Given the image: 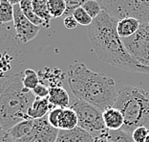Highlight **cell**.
Segmentation results:
<instances>
[{"label": "cell", "instance_id": "1", "mask_svg": "<svg viewBox=\"0 0 149 142\" xmlns=\"http://www.w3.org/2000/svg\"><path fill=\"white\" fill-rule=\"evenodd\" d=\"M118 20L102 11L88 26L91 44L99 58L118 68L136 73L149 74V66L138 63L125 48L117 32Z\"/></svg>", "mask_w": 149, "mask_h": 142}, {"label": "cell", "instance_id": "2", "mask_svg": "<svg viewBox=\"0 0 149 142\" xmlns=\"http://www.w3.org/2000/svg\"><path fill=\"white\" fill-rule=\"evenodd\" d=\"M68 84L77 99L91 104L103 111L114 106L118 92L112 78L89 69L82 63L70 65Z\"/></svg>", "mask_w": 149, "mask_h": 142}, {"label": "cell", "instance_id": "3", "mask_svg": "<svg viewBox=\"0 0 149 142\" xmlns=\"http://www.w3.org/2000/svg\"><path fill=\"white\" fill-rule=\"evenodd\" d=\"M23 72L10 76L0 86V126L8 131L27 117V110L35 100L32 91L23 86Z\"/></svg>", "mask_w": 149, "mask_h": 142}, {"label": "cell", "instance_id": "4", "mask_svg": "<svg viewBox=\"0 0 149 142\" xmlns=\"http://www.w3.org/2000/svg\"><path fill=\"white\" fill-rule=\"evenodd\" d=\"M149 94L141 87L125 86L118 92L114 103L123 113L124 124L121 130L131 134L139 127H149Z\"/></svg>", "mask_w": 149, "mask_h": 142}, {"label": "cell", "instance_id": "5", "mask_svg": "<svg viewBox=\"0 0 149 142\" xmlns=\"http://www.w3.org/2000/svg\"><path fill=\"white\" fill-rule=\"evenodd\" d=\"M99 3L118 21L125 18H135L141 23L149 21V0H100Z\"/></svg>", "mask_w": 149, "mask_h": 142}, {"label": "cell", "instance_id": "6", "mask_svg": "<svg viewBox=\"0 0 149 142\" xmlns=\"http://www.w3.org/2000/svg\"><path fill=\"white\" fill-rule=\"evenodd\" d=\"M71 108L76 111L79 118L77 127L86 131L93 137L99 136L107 131L103 121L102 111L96 107L84 101L74 99Z\"/></svg>", "mask_w": 149, "mask_h": 142}, {"label": "cell", "instance_id": "7", "mask_svg": "<svg viewBox=\"0 0 149 142\" xmlns=\"http://www.w3.org/2000/svg\"><path fill=\"white\" fill-rule=\"evenodd\" d=\"M123 42L128 53L141 65L149 66V23H141L140 29Z\"/></svg>", "mask_w": 149, "mask_h": 142}, {"label": "cell", "instance_id": "8", "mask_svg": "<svg viewBox=\"0 0 149 142\" xmlns=\"http://www.w3.org/2000/svg\"><path fill=\"white\" fill-rule=\"evenodd\" d=\"M13 28H15V39L18 42L28 43L38 35L40 27L30 21L24 15L19 5L13 6Z\"/></svg>", "mask_w": 149, "mask_h": 142}, {"label": "cell", "instance_id": "9", "mask_svg": "<svg viewBox=\"0 0 149 142\" xmlns=\"http://www.w3.org/2000/svg\"><path fill=\"white\" fill-rule=\"evenodd\" d=\"M58 131L49 123L47 116L33 120V129L26 136L15 142H56Z\"/></svg>", "mask_w": 149, "mask_h": 142}, {"label": "cell", "instance_id": "10", "mask_svg": "<svg viewBox=\"0 0 149 142\" xmlns=\"http://www.w3.org/2000/svg\"><path fill=\"white\" fill-rule=\"evenodd\" d=\"M48 87V100L54 108H60V109L69 108L70 97L62 84H51Z\"/></svg>", "mask_w": 149, "mask_h": 142}, {"label": "cell", "instance_id": "11", "mask_svg": "<svg viewBox=\"0 0 149 142\" xmlns=\"http://www.w3.org/2000/svg\"><path fill=\"white\" fill-rule=\"evenodd\" d=\"M94 137L79 127L73 130H59L56 142H93Z\"/></svg>", "mask_w": 149, "mask_h": 142}, {"label": "cell", "instance_id": "12", "mask_svg": "<svg viewBox=\"0 0 149 142\" xmlns=\"http://www.w3.org/2000/svg\"><path fill=\"white\" fill-rule=\"evenodd\" d=\"M56 109L50 104L48 98L36 97L32 105L27 110V117L29 119L36 120L47 116L52 110Z\"/></svg>", "mask_w": 149, "mask_h": 142}, {"label": "cell", "instance_id": "13", "mask_svg": "<svg viewBox=\"0 0 149 142\" xmlns=\"http://www.w3.org/2000/svg\"><path fill=\"white\" fill-rule=\"evenodd\" d=\"M102 117L107 130L117 131L121 130L124 124V118L123 113L116 108L111 107L102 111Z\"/></svg>", "mask_w": 149, "mask_h": 142}, {"label": "cell", "instance_id": "14", "mask_svg": "<svg viewBox=\"0 0 149 142\" xmlns=\"http://www.w3.org/2000/svg\"><path fill=\"white\" fill-rule=\"evenodd\" d=\"M141 25V22L135 18H125L118 21L117 32L121 39L129 38L136 33Z\"/></svg>", "mask_w": 149, "mask_h": 142}, {"label": "cell", "instance_id": "15", "mask_svg": "<svg viewBox=\"0 0 149 142\" xmlns=\"http://www.w3.org/2000/svg\"><path fill=\"white\" fill-rule=\"evenodd\" d=\"M40 83L48 84V86L51 84H62L64 80V74L61 70L57 68H49L45 67L44 69L40 70L38 73Z\"/></svg>", "mask_w": 149, "mask_h": 142}, {"label": "cell", "instance_id": "16", "mask_svg": "<svg viewBox=\"0 0 149 142\" xmlns=\"http://www.w3.org/2000/svg\"><path fill=\"white\" fill-rule=\"evenodd\" d=\"M79 125V118L72 108L62 109L60 115L58 130H73Z\"/></svg>", "mask_w": 149, "mask_h": 142}, {"label": "cell", "instance_id": "17", "mask_svg": "<svg viewBox=\"0 0 149 142\" xmlns=\"http://www.w3.org/2000/svg\"><path fill=\"white\" fill-rule=\"evenodd\" d=\"M33 126V120L25 119L21 121V122L17 123L16 125H15L13 128H11V129L8 131V133L10 134V136L16 141L26 136L27 134L32 131Z\"/></svg>", "mask_w": 149, "mask_h": 142}, {"label": "cell", "instance_id": "18", "mask_svg": "<svg viewBox=\"0 0 149 142\" xmlns=\"http://www.w3.org/2000/svg\"><path fill=\"white\" fill-rule=\"evenodd\" d=\"M32 6L36 15L45 23V27H50L52 18L48 9V0H32Z\"/></svg>", "mask_w": 149, "mask_h": 142}, {"label": "cell", "instance_id": "19", "mask_svg": "<svg viewBox=\"0 0 149 142\" xmlns=\"http://www.w3.org/2000/svg\"><path fill=\"white\" fill-rule=\"evenodd\" d=\"M19 7H20V9H21L22 13H24V15L33 23V24H35L38 27L40 26L45 27L44 21L41 18H39L38 16L36 15L35 11H33V6H32V0H22L21 3L19 4Z\"/></svg>", "mask_w": 149, "mask_h": 142}, {"label": "cell", "instance_id": "20", "mask_svg": "<svg viewBox=\"0 0 149 142\" xmlns=\"http://www.w3.org/2000/svg\"><path fill=\"white\" fill-rule=\"evenodd\" d=\"M39 83H40V79L38 73L36 72L33 69L28 68L23 71L22 84L25 89H27L30 91H33V89H36Z\"/></svg>", "mask_w": 149, "mask_h": 142}, {"label": "cell", "instance_id": "21", "mask_svg": "<svg viewBox=\"0 0 149 142\" xmlns=\"http://www.w3.org/2000/svg\"><path fill=\"white\" fill-rule=\"evenodd\" d=\"M48 9L52 18H57L65 15L67 4L65 0H48Z\"/></svg>", "mask_w": 149, "mask_h": 142}, {"label": "cell", "instance_id": "22", "mask_svg": "<svg viewBox=\"0 0 149 142\" xmlns=\"http://www.w3.org/2000/svg\"><path fill=\"white\" fill-rule=\"evenodd\" d=\"M13 21V6L8 0L0 2V24H7Z\"/></svg>", "mask_w": 149, "mask_h": 142}, {"label": "cell", "instance_id": "23", "mask_svg": "<svg viewBox=\"0 0 149 142\" xmlns=\"http://www.w3.org/2000/svg\"><path fill=\"white\" fill-rule=\"evenodd\" d=\"M107 142H135L131 134H128L123 130L110 131L106 133Z\"/></svg>", "mask_w": 149, "mask_h": 142}, {"label": "cell", "instance_id": "24", "mask_svg": "<svg viewBox=\"0 0 149 142\" xmlns=\"http://www.w3.org/2000/svg\"><path fill=\"white\" fill-rule=\"evenodd\" d=\"M81 7L85 10L86 13L89 15L93 19L97 18L100 13L103 11L102 8H101L100 4L96 0H87L86 2H84Z\"/></svg>", "mask_w": 149, "mask_h": 142}, {"label": "cell", "instance_id": "25", "mask_svg": "<svg viewBox=\"0 0 149 142\" xmlns=\"http://www.w3.org/2000/svg\"><path fill=\"white\" fill-rule=\"evenodd\" d=\"M72 15L74 16V18L77 20V22L82 26H90L94 20L81 6L74 10L72 13Z\"/></svg>", "mask_w": 149, "mask_h": 142}, {"label": "cell", "instance_id": "26", "mask_svg": "<svg viewBox=\"0 0 149 142\" xmlns=\"http://www.w3.org/2000/svg\"><path fill=\"white\" fill-rule=\"evenodd\" d=\"M61 111H62V109L56 108V109L52 110L47 114V118H48L49 123L57 130H58V126H59V120H60V115H61Z\"/></svg>", "mask_w": 149, "mask_h": 142}, {"label": "cell", "instance_id": "27", "mask_svg": "<svg viewBox=\"0 0 149 142\" xmlns=\"http://www.w3.org/2000/svg\"><path fill=\"white\" fill-rule=\"evenodd\" d=\"M149 134V128L147 127H139L132 133V137L135 142H145V139Z\"/></svg>", "mask_w": 149, "mask_h": 142}, {"label": "cell", "instance_id": "28", "mask_svg": "<svg viewBox=\"0 0 149 142\" xmlns=\"http://www.w3.org/2000/svg\"><path fill=\"white\" fill-rule=\"evenodd\" d=\"M33 94L35 95V97L38 98H48L49 95V87L47 84L43 83H39L37 84V86L36 89H33Z\"/></svg>", "mask_w": 149, "mask_h": 142}, {"label": "cell", "instance_id": "29", "mask_svg": "<svg viewBox=\"0 0 149 142\" xmlns=\"http://www.w3.org/2000/svg\"><path fill=\"white\" fill-rule=\"evenodd\" d=\"M87 0H65L66 4H67V11L65 13V16L71 15L73 13V12L77 8H79L84 2H86Z\"/></svg>", "mask_w": 149, "mask_h": 142}, {"label": "cell", "instance_id": "30", "mask_svg": "<svg viewBox=\"0 0 149 142\" xmlns=\"http://www.w3.org/2000/svg\"><path fill=\"white\" fill-rule=\"evenodd\" d=\"M63 22H64V26H65L67 29H74L77 26V24H79L72 15L65 16Z\"/></svg>", "mask_w": 149, "mask_h": 142}, {"label": "cell", "instance_id": "31", "mask_svg": "<svg viewBox=\"0 0 149 142\" xmlns=\"http://www.w3.org/2000/svg\"><path fill=\"white\" fill-rule=\"evenodd\" d=\"M0 142H15V140L10 136L8 131L0 129Z\"/></svg>", "mask_w": 149, "mask_h": 142}, {"label": "cell", "instance_id": "32", "mask_svg": "<svg viewBox=\"0 0 149 142\" xmlns=\"http://www.w3.org/2000/svg\"><path fill=\"white\" fill-rule=\"evenodd\" d=\"M107 131H104L103 134H101L100 136L94 137V141L93 142H107V138H106V133H107Z\"/></svg>", "mask_w": 149, "mask_h": 142}, {"label": "cell", "instance_id": "33", "mask_svg": "<svg viewBox=\"0 0 149 142\" xmlns=\"http://www.w3.org/2000/svg\"><path fill=\"white\" fill-rule=\"evenodd\" d=\"M8 1L11 3L13 6H15V5H19L22 0H8Z\"/></svg>", "mask_w": 149, "mask_h": 142}, {"label": "cell", "instance_id": "34", "mask_svg": "<svg viewBox=\"0 0 149 142\" xmlns=\"http://www.w3.org/2000/svg\"><path fill=\"white\" fill-rule=\"evenodd\" d=\"M145 142H149V134H148V136L146 137V139H145Z\"/></svg>", "mask_w": 149, "mask_h": 142}, {"label": "cell", "instance_id": "35", "mask_svg": "<svg viewBox=\"0 0 149 142\" xmlns=\"http://www.w3.org/2000/svg\"><path fill=\"white\" fill-rule=\"evenodd\" d=\"M96 1H97V2H100V0H96Z\"/></svg>", "mask_w": 149, "mask_h": 142}, {"label": "cell", "instance_id": "36", "mask_svg": "<svg viewBox=\"0 0 149 142\" xmlns=\"http://www.w3.org/2000/svg\"><path fill=\"white\" fill-rule=\"evenodd\" d=\"M0 129H1V126H0Z\"/></svg>", "mask_w": 149, "mask_h": 142}, {"label": "cell", "instance_id": "37", "mask_svg": "<svg viewBox=\"0 0 149 142\" xmlns=\"http://www.w3.org/2000/svg\"><path fill=\"white\" fill-rule=\"evenodd\" d=\"M0 2H1V0H0Z\"/></svg>", "mask_w": 149, "mask_h": 142}, {"label": "cell", "instance_id": "38", "mask_svg": "<svg viewBox=\"0 0 149 142\" xmlns=\"http://www.w3.org/2000/svg\"><path fill=\"white\" fill-rule=\"evenodd\" d=\"M148 23H149V21H148Z\"/></svg>", "mask_w": 149, "mask_h": 142}]
</instances>
